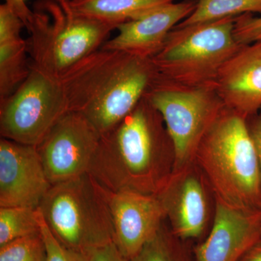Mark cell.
<instances>
[{"label":"cell","instance_id":"1","mask_svg":"<svg viewBox=\"0 0 261 261\" xmlns=\"http://www.w3.org/2000/svg\"><path fill=\"white\" fill-rule=\"evenodd\" d=\"M174 168V147L163 117L145 95L121 123L101 136L88 173L111 191L156 196Z\"/></svg>","mask_w":261,"mask_h":261},{"label":"cell","instance_id":"2","mask_svg":"<svg viewBox=\"0 0 261 261\" xmlns=\"http://www.w3.org/2000/svg\"><path fill=\"white\" fill-rule=\"evenodd\" d=\"M158 74L152 58L100 48L61 81L68 111L83 115L102 136L132 112Z\"/></svg>","mask_w":261,"mask_h":261},{"label":"cell","instance_id":"3","mask_svg":"<svg viewBox=\"0 0 261 261\" xmlns=\"http://www.w3.org/2000/svg\"><path fill=\"white\" fill-rule=\"evenodd\" d=\"M247 118L225 108L201 141L195 162L216 198L261 211V175Z\"/></svg>","mask_w":261,"mask_h":261},{"label":"cell","instance_id":"4","mask_svg":"<svg viewBox=\"0 0 261 261\" xmlns=\"http://www.w3.org/2000/svg\"><path fill=\"white\" fill-rule=\"evenodd\" d=\"M114 25L76 15L54 0L35 5L28 29L30 63L61 80L75 65L100 49Z\"/></svg>","mask_w":261,"mask_h":261},{"label":"cell","instance_id":"5","mask_svg":"<svg viewBox=\"0 0 261 261\" xmlns=\"http://www.w3.org/2000/svg\"><path fill=\"white\" fill-rule=\"evenodd\" d=\"M38 209L53 236L72 251L83 254L113 241L102 187L89 173L51 185Z\"/></svg>","mask_w":261,"mask_h":261},{"label":"cell","instance_id":"6","mask_svg":"<svg viewBox=\"0 0 261 261\" xmlns=\"http://www.w3.org/2000/svg\"><path fill=\"white\" fill-rule=\"evenodd\" d=\"M236 18L176 25L152 58L159 74L185 85L214 84L223 65L243 45L233 36Z\"/></svg>","mask_w":261,"mask_h":261},{"label":"cell","instance_id":"7","mask_svg":"<svg viewBox=\"0 0 261 261\" xmlns=\"http://www.w3.org/2000/svg\"><path fill=\"white\" fill-rule=\"evenodd\" d=\"M145 96L161 113L172 141L174 171L195 162L201 141L226 108L214 84L185 85L158 74Z\"/></svg>","mask_w":261,"mask_h":261},{"label":"cell","instance_id":"8","mask_svg":"<svg viewBox=\"0 0 261 261\" xmlns=\"http://www.w3.org/2000/svg\"><path fill=\"white\" fill-rule=\"evenodd\" d=\"M30 67L27 80L0 100V135L37 147L68 111L61 81Z\"/></svg>","mask_w":261,"mask_h":261},{"label":"cell","instance_id":"9","mask_svg":"<svg viewBox=\"0 0 261 261\" xmlns=\"http://www.w3.org/2000/svg\"><path fill=\"white\" fill-rule=\"evenodd\" d=\"M101 135L81 113H65L37 146L51 185L89 172Z\"/></svg>","mask_w":261,"mask_h":261},{"label":"cell","instance_id":"10","mask_svg":"<svg viewBox=\"0 0 261 261\" xmlns=\"http://www.w3.org/2000/svg\"><path fill=\"white\" fill-rule=\"evenodd\" d=\"M211 190L195 162L173 172L158 194L171 231L182 240L200 238L211 218ZM212 191V190H211Z\"/></svg>","mask_w":261,"mask_h":261},{"label":"cell","instance_id":"11","mask_svg":"<svg viewBox=\"0 0 261 261\" xmlns=\"http://www.w3.org/2000/svg\"><path fill=\"white\" fill-rule=\"evenodd\" d=\"M102 191L112 219L113 242L130 260L162 226L166 219L164 208L155 195L116 192L104 187Z\"/></svg>","mask_w":261,"mask_h":261},{"label":"cell","instance_id":"12","mask_svg":"<svg viewBox=\"0 0 261 261\" xmlns=\"http://www.w3.org/2000/svg\"><path fill=\"white\" fill-rule=\"evenodd\" d=\"M36 146L0 140V207L37 210L50 189Z\"/></svg>","mask_w":261,"mask_h":261},{"label":"cell","instance_id":"13","mask_svg":"<svg viewBox=\"0 0 261 261\" xmlns=\"http://www.w3.org/2000/svg\"><path fill=\"white\" fill-rule=\"evenodd\" d=\"M214 222L195 248L196 261H240L261 240V211H247L214 197Z\"/></svg>","mask_w":261,"mask_h":261},{"label":"cell","instance_id":"14","mask_svg":"<svg viewBox=\"0 0 261 261\" xmlns=\"http://www.w3.org/2000/svg\"><path fill=\"white\" fill-rule=\"evenodd\" d=\"M195 6L196 0H187L160 7L137 20L118 25V35L101 48L154 58L162 49L168 34L192 14Z\"/></svg>","mask_w":261,"mask_h":261},{"label":"cell","instance_id":"15","mask_svg":"<svg viewBox=\"0 0 261 261\" xmlns=\"http://www.w3.org/2000/svg\"><path fill=\"white\" fill-rule=\"evenodd\" d=\"M226 107L248 119L261 109V39L243 44L214 82Z\"/></svg>","mask_w":261,"mask_h":261},{"label":"cell","instance_id":"16","mask_svg":"<svg viewBox=\"0 0 261 261\" xmlns=\"http://www.w3.org/2000/svg\"><path fill=\"white\" fill-rule=\"evenodd\" d=\"M176 0H79L60 3L76 15L99 20L116 28L137 20Z\"/></svg>","mask_w":261,"mask_h":261},{"label":"cell","instance_id":"17","mask_svg":"<svg viewBox=\"0 0 261 261\" xmlns=\"http://www.w3.org/2000/svg\"><path fill=\"white\" fill-rule=\"evenodd\" d=\"M27 42L22 38L0 43V100L9 97L30 73Z\"/></svg>","mask_w":261,"mask_h":261},{"label":"cell","instance_id":"18","mask_svg":"<svg viewBox=\"0 0 261 261\" xmlns=\"http://www.w3.org/2000/svg\"><path fill=\"white\" fill-rule=\"evenodd\" d=\"M245 14L261 16V0H196L195 10L177 25H192Z\"/></svg>","mask_w":261,"mask_h":261},{"label":"cell","instance_id":"19","mask_svg":"<svg viewBox=\"0 0 261 261\" xmlns=\"http://www.w3.org/2000/svg\"><path fill=\"white\" fill-rule=\"evenodd\" d=\"M37 210L30 207H0V247L40 232Z\"/></svg>","mask_w":261,"mask_h":261},{"label":"cell","instance_id":"20","mask_svg":"<svg viewBox=\"0 0 261 261\" xmlns=\"http://www.w3.org/2000/svg\"><path fill=\"white\" fill-rule=\"evenodd\" d=\"M128 261H190L182 240L164 223L153 238Z\"/></svg>","mask_w":261,"mask_h":261},{"label":"cell","instance_id":"21","mask_svg":"<svg viewBox=\"0 0 261 261\" xmlns=\"http://www.w3.org/2000/svg\"><path fill=\"white\" fill-rule=\"evenodd\" d=\"M46 260L47 249L41 231L35 234L18 239L0 247V261Z\"/></svg>","mask_w":261,"mask_h":261},{"label":"cell","instance_id":"22","mask_svg":"<svg viewBox=\"0 0 261 261\" xmlns=\"http://www.w3.org/2000/svg\"><path fill=\"white\" fill-rule=\"evenodd\" d=\"M37 212L41 233L47 249L46 261H84L82 254L66 248L57 240L48 228L42 214L38 208Z\"/></svg>","mask_w":261,"mask_h":261},{"label":"cell","instance_id":"23","mask_svg":"<svg viewBox=\"0 0 261 261\" xmlns=\"http://www.w3.org/2000/svg\"><path fill=\"white\" fill-rule=\"evenodd\" d=\"M233 36L240 44H249L261 39V16L245 14L237 17Z\"/></svg>","mask_w":261,"mask_h":261},{"label":"cell","instance_id":"24","mask_svg":"<svg viewBox=\"0 0 261 261\" xmlns=\"http://www.w3.org/2000/svg\"><path fill=\"white\" fill-rule=\"evenodd\" d=\"M23 27L21 19L6 3L0 5V43L22 38Z\"/></svg>","mask_w":261,"mask_h":261},{"label":"cell","instance_id":"25","mask_svg":"<svg viewBox=\"0 0 261 261\" xmlns=\"http://www.w3.org/2000/svg\"><path fill=\"white\" fill-rule=\"evenodd\" d=\"M82 255L84 261H128L113 241L89 249Z\"/></svg>","mask_w":261,"mask_h":261},{"label":"cell","instance_id":"26","mask_svg":"<svg viewBox=\"0 0 261 261\" xmlns=\"http://www.w3.org/2000/svg\"><path fill=\"white\" fill-rule=\"evenodd\" d=\"M247 121L250 136L256 152L261 175V109L256 114L249 118Z\"/></svg>","mask_w":261,"mask_h":261},{"label":"cell","instance_id":"27","mask_svg":"<svg viewBox=\"0 0 261 261\" xmlns=\"http://www.w3.org/2000/svg\"><path fill=\"white\" fill-rule=\"evenodd\" d=\"M5 3L21 19L24 25L28 29L34 16V11L27 6L25 0H5Z\"/></svg>","mask_w":261,"mask_h":261},{"label":"cell","instance_id":"28","mask_svg":"<svg viewBox=\"0 0 261 261\" xmlns=\"http://www.w3.org/2000/svg\"><path fill=\"white\" fill-rule=\"evenodd\" d=\"M240 261H261V240L252 247Z\"/></svg>","mask_w":261,"mask_h":261},{"label":"cell","instance_id":"29","mask_svg":"<svg viewBox=\"0 0 261 261\" xmlns=\"http://www.w3.org/2000/svg\"><path fill=\"white\" fill-rule=\"evenodd\" d=\"M54 1L58 3H70V2L79 1V0H54Z\"/></svg>","mask_w":261,"mask_h":261}]
</instances>
